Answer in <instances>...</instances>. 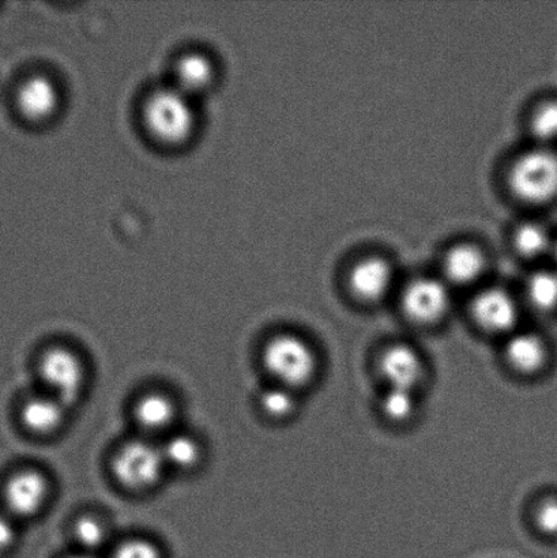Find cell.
<instances>
[{"label": "cell", "mask_w": 557, "mask_h": 558, "mask_svg": "<svg viewBox=\"0 0 557 558\" xmlns=\"http://www.w3.org/2000/svg\"><path fill=\"white\" fill-rule=\"evenodd\" d=\"M195 98L168 84L155 87L142 101L141 119L147 135L167 149H182L195 140L201 114Z\"/></svg>", "instance_id": "obj_1"}, {"label": "cell", "mask_w": 557, "mask_h": 558, "mask_svg": "<svg viewBox=\"0 0 557 558\" xmlns=\"http://www.w3.org/2000/svg\"><path fill=\"white\" fill-rule=\"evenodd\" d=\"M262 361L278 386L296 390L310 385L318 372V357L307 341L293 333H280L265 344Z\"/></svg>", "instance_id": "obj_2"}, {"label": "cell", "mask_w": 557, "mask_h": 558, "mask_svg": "<svg viewBox=\"0 0 557 558\" xmlns=\"http://www.w3.org/2000/svg\"><path fill=\"white\" fill-rule=\"evenodd\" d=\"M509 185L516 198L529 205H545L557 196V155L553 147L536 146L512 162Z\"/></svg>", "instance_id": "obj_3"}, {"label": "cell", "mask_w": 557, "mask_h": 558, "mask_svg": "<svg viewBox=\"0 0 557 558\" xmlns=\"http://www.w3.org/2000/svg\"><path fill=\"white\" fill-rule=\"evenodd\" d=\"M166 466L161 447L146 439L125 442L112 461L114 478L133 492L153 488L161 480Z\"/></svg>", "instance_id": "obj_4"}, {"label": "cell", "mask_w": 557, "mask_h": 558, "mask_svg": "<svg viewBox=\"0 0 557 558\" xmlns=\"http://www.w3.org/2000/svg\"><path fill=\"white\" fill-rule=\"evenodd\" d=\"M38 371L49 396L64 407L73 404L85 387L86 371L82 360L68 348H51L41 355Z\"/></svg>", "instance_id": "obj_5"}, {"label": "cell", "mask_w": 557, "mask_h": 558, "mask_svg": "<svg viewBox=\"0 0 557 558\" xmlns=\"http://www.w3.org/2000/svg\"><path fill=\"white\" fill-rule=\"evenodd\" d=\"M64 95L59 81L47 73H36L21 82L15 106L27 122L46 124L62 112Z\"/></svg>", "instance_id": "obj_6"}, {"label": "cell", "mask_w": 557, "mask_h": 558, "mask_svg": "<svg viewBox=\"0 0 557 558\" xmlns=\"http://www.w3.org/2000/svg\"><path fill=\"white\" fill-rule=\"evenodd\" d=\"M402 311L419 325H434L450 310L449 287L440 279L422 277L409 282L402 293Z\"/></svg>", "instance_id": "obj_7"}, {"label": "cell", "mask_w": 557, "mask_h": 558, "mask_svg": "<svg viewBox=\"0 0 557 558\" xmlns=\"http://www.w3.org/2000/svg\"><path fill=\"white\" fill-rule=\"evenodd\" d=\"M218 65L211 54L201 49H190L174 59L169 84L199 101L217 86Z\"/></svg>", "instance_id": "obj_8"}, {"label": "cell", "mask_w": 557, "mask_h": 558, "mask_svg": "<svg viewBox=\"0 0 557 558\" xmlns=\"http://www.w3.org/2000/svg\"><path fill=\"white\" fill-rule=\"evenodd\" d=\"M49 485L46 477L37 470H22L11 475L4 485V505L9 515L32 518L46 506Z\"/></svg>", "instance_id": "obj_9"}, {"label": "cell", "mask_w": 557, "mask_h": 558, "mask_svg": "<svg viewBox=\"0 0 557 558\" xmlns=\"http://www.w3.org/2000/svg\"><path fill=\"white\" fill-rule=\"evenodd\" d=\"M379 371L389 388L414 392L422 385L425 365L416 349L397 343L382 353Z\"/></svg>", "instance_id": "obj_10"}, {"label": "cell", "mask_w": 557, "mask_h": 558, "mask_svg": "<svg viewBox=\"0 0 557 558\" xmlns=\"http://www.w3.org/2000/svg\"><path fill=\"white\" fill-rule=\"evenodd\" d=\"M472 315L474 322L484 331L510 332L518 322V305L507 290L488 288L474 298Z\"/></svg>", "instance_id": "obj_11"}, {"label": "cell", "mask_w": 557, "mask_h": 558, "mask_svg": "<svg viewBox=\"0 0 557 558\" xmlns=\"http://www.w3.org/2000/svg\"><path fill=\"white\" fill-rule=\"evenodd\" d=\"M395 282V270L380 256H368L359 260L349 272V289L363 303H378L390 292Z\"/></svg>", "instance_id": "obj_12"}, {"label": "cell", "mask_w": 557, "mask_h": 558, "mask_svg": "<svg viewBox=\"0 0 557 558\" xmlns=\"http://www.w3.org/2000/svg\"><path fill=\"white\" fill-rule=\"evenodd\" d=\"M547 341L537 332L514 333L506 343L507 363L520 374L534 375L542 372L549 361Z\"/></svg>", "instance_id": "obj_13"}, {"label": "cell", "mask_w": 557, "mask_h": 558, "mask_svg": "<svg viewBox=\"0 0 557 558\" xmlns=\"http://www.w3.org/2000/svg\"><path fill=\"white\" fill-rule=\"evenodd\" d=\"M64 407L59 399L49 396H40L27 399L22 404L21 423L32 434L47 436L57 432L64 421Z\"/></svg>", "instance_id": "obj_14"}, {"label": "cell", "mask_w": 557, "mask_h": 558, "mask_svg": "<svg viewBox=\"0 0 557 558\" xmlns=\"http://www.w3.org/2000/svg\"><path fill=\"white\" fill-rule=\"evenodd\" d=\"M483 251L473 244H457L447 251L444 259V272L447 281L456 284H471L483 276L485 270Z\"/></svg>", "instance_id": "obj_15"}, {"label": "cell", "mask_w": 557, "mask_h": 558, "mask_svg": "<svg viewBox=\"0 0 557 558\" xmlns=\"http://www.w3.org/2000/svg\"><path fill=\"white\" fill-rule=\"evenodd\" d=\"M134 417L140 428L147 434H161L173 424L177 408L171 398L160 392H150L136 402Z\"/></svg>", "instance_id": "obj_16"}, {"label": "cell", "mask_w": 557, "mask_h": 558, "mask_svg": "<svg viewBox=\"0 0 557 558\" xmlns=\"http://www.w3.org/2000/svg\"><path fill=\"white\" fill-rule=\"evenodd\" d=\"M526 298L534 310L550 314L557 310V269L538 270L528 279Z\"/></svg>", "instance_id": "obj_17"}, {"label": "cell", "mask_w": 557, "mask_h": 558, "mask_svg": "<svg viewBox=\"0 0 557 558\" xmlns=\"http://www.w3.org/2000/svg\"><path fill=\"white\" fill-rule=\"evenodd\" d=\"M514 245L523 258L536 259L554 250L553 238L543 223L525 222L517 228Z\"/></svg>", "instance_id": "obj_18"}, {"label": "cell", "mask_w": 557, "mask_h": 558, "mask_svg": "<svg viewBox=\"0 0 557 558\" xmlns=\"http://www.w3.org/2000/svg\"><path fill=\"white\" fill-rule=\"evenodd\" d=\"M167 466L179 470L193 469L201 461L199 442L184 434L169 436L166 442L160 446Z\"/></svg>", "instance_id": "obj_19"}, {"label": "cell", "mask_w": 557, "mask_h": 558, "mask_svg": "<svg viewBox=\"0 0 557 558\" xmlns=\"http://www.w3.org/2000/svg\"><path fill=\"white\" fill-rule=\"evenodd\" d=\"M529 130L537 146L550 147L557 142V100L544 101L534 109Z\"/></svg>", "instance_id": "obj_20"}, {"label": "cell", "mask_w": 557, "mask_h": 558, "mask_svg": "<svg viewBox=\"0 0 557 558\" xmlns=\"http://www.w3.org/2000/svg\"><path fill=\"white\" fill-rule=\"evenodd\" d=\"M416 408L414 392L395 390V388H389L380 402L382 413L392 423H405V421L411 420L414 412H416Z\"/></svg>", "instance_id": "obj_21"}, {"label": "cell", "mask_w": 557, "mask_h": 558, "mask_svg": "<svg viewBox=\"0 0 557 558\" xmlns=\"http://www.w3.org/2000/svg\"><path fill=\"white\" fill-rule=\"evenodd\" d=\"M261 408L271 418H287L296 409V398L293 390L277 385L262 392Z\"/></svg>", "instance_id": "obj_22"}, {"label": "cell", "mask_w": 557, "mask_h": 558, "mask_svg": "<svg viewBox=\"0 0 557 558\" xmlns=\"http://www.w3.org/2000/svg\"><path fill=\"white\" fill-rule=\"evenodd\" d=\"M74 535L78 544L86 550L101 548L108 538L106 526L95 517L78 519V522L75 523Z\"/></svg>", "instance_id": "obj_23"}, {"label": "cell", "mask_w": 557, "mask_h": 558, "mask_svg": "<svg viewBox=\"0 0 557 558\" xmlns=\"http://www.w3.org/2000/svg\"><path fill=\"white\" fill-rule=\"evenodd\" d=\"M534 523L547 537L557 538V496L547 497L534 512Z\"/></svg>", "instance_id": "obj_24"}, {"label": "cell", "mask_w": 557, "mask_h": 558, "mask_svg": "<svg viewBox=\"0 0 557 558\" xmlns=\"http://www.w3.org/2000/svg\"><path fill=\"white\" fill-rule=\"evenodd\" d=\"M113 558H162L160 549L146 539H129L114 550Z\"/></svg>", "instance_id": "obj_25"}, {"label": "cell", "mask_w": 557, "mask_h": 558, "mask_svg": "<svg viewBox=\"0 0 557 558\" xmlns=\"http://www.w3.org/2000/svg\"><path fill=\"white\" fill-rule=\"evenodd\" d=\"M16 537L15 526L9 515L0 513V551L8 550Z\"/></svg>", "instance_id": "obj_26"}, {"label": "cell", "mask_w": 557, "mask_h": 558, "mask_svg": "<svg viewBox=\"0 0 557 558\" xmlns=\"http://www.w3.org/2000/svg\"><path fill=\"white\" fill-rule=\"evenodd\" d=\"M70 558H97V557L89 555V554H85V555H78V556H74V557H70Z\"/></svg>", "instance_id": "obj_27"}, {"label": "cell", "mask_w": 557, "mask_h": 558, "mask_svg": "<svg viewBox=\"0 0 557 558\" xmlns=\"http://www.w3.org/2000/svg\"><path fill=\"white\" fill-rule=\"evenodd\" d=\"M554 251H555V255H556V259H557V243H555V245H554Z\"/></svg>", "instance_id": "obj_28"}]
</instances>
